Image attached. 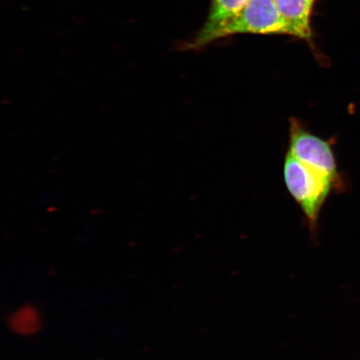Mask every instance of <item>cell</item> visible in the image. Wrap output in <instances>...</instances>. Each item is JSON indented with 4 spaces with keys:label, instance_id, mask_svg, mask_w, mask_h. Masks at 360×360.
<instances>
[{
    "label": "cell",
    "instance_id": "obj_1",
    "mask_svg": "<svg viewBox=\"0 0 360 360\" xmlns=\"http://www.w3.org/2000/svg\"><path fill=\"white\" fill-rule=\"evenodd\" d=\"M283 175L288 192L302 210L309 231L314 233L319 214L335 180L304 164L289 151L283 160Z\"/></svg>",
    "mask_w": 360,
    "mask_h": 360
},
{
    "label": "cell",
    "instance_id": "obj_2",
    "mask_svg": "<svg viewBox=\"0 0 360 360\" xmlns=\"http://www.w3.org/2000/svg\"><path fill=\"white\" fill-rule=\"evenodd\" d=\"M238 34L292 35L274 0H250L240 13L211 34L207 44Z\"/></svg>",
    "mask_w": 360,
    "mask_h": 360
},
{
    "label": "cell",
    "instance_id": "obj_3",
    "mask_svg": "<svg viewBox=\"0 0 360 360\" xmlns=\"http://www.w3.org/2000/svg\"><path fill=\"white\" fill-rule=\"evenodd\" d=\"M288 151L304 164L321 171L335 181L337 165L331 146L325 139L310 131L296 118L290 120Z\"/></svg>",
    "mask_w": 360,
    "mask_h": 360
},
{
    "label": "cell",
    "instance_id": "obj_4",
    "mask_svg": "<svg viewBox=\"0 0 360 360\" xmlns=\"http://www.w3.org/2000/svg\"><path fill=\"white\" fill-rule=\"evenodd\" d=\"M250 0H213L208 18L200 32L190 42L179 44V51H196L206 46L211 34L225 22L232 19Z\"/></svg>",
    "mask_w": 360,
    "mask_h": 360
},
{
    "label": "cell",
    "instance_id": "obj_5",
    "mask_svg": "<svg viewBox=\"0 0 360 360\" xmlns=\"http://www.w3.org/2000/svg\"><path fill=\"white\" fill-rule=\"evenodd\" d=\"M315 0H274L278 12L290 26L291 34L309 42L312 40L310 15Z\"/></svg>",
    "mask_w": 360,
    "mask_h": 360
},
{
    "label": "cell",
    "instance_id": "obj_6",
    "mask_svg": "<svg viewBox=\"0 0 360 360\" xmlns=\"http://www.w3.org/2000/svg\"><path fill=\"white\" fill-rule=\"evenodd\" d=\"M13 330L20 334H30L39 326V314L32 308L21 309L11 319Z\"/></svg>",
    "mask_w": 360,
    "mask_h": 360
}]
</instances>
